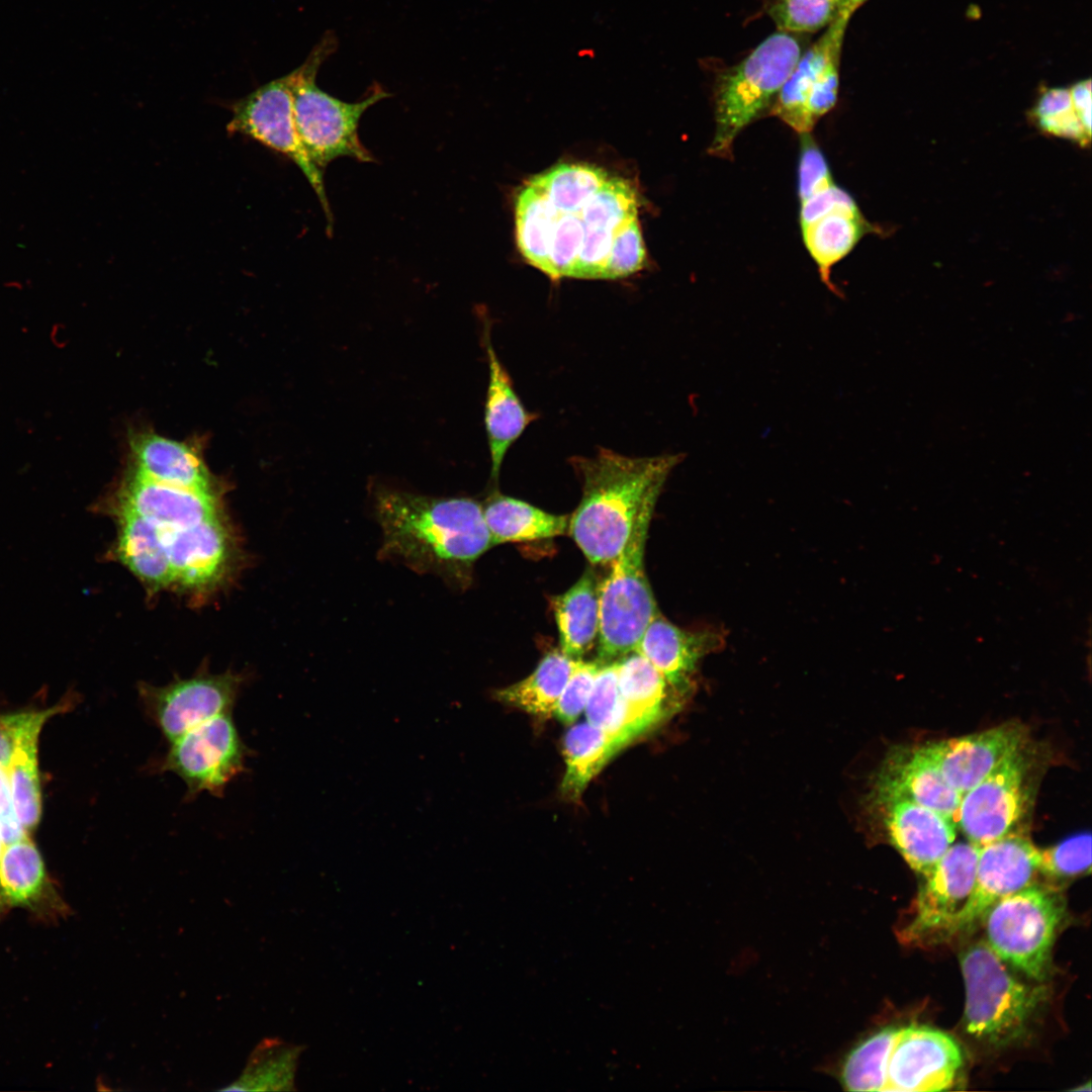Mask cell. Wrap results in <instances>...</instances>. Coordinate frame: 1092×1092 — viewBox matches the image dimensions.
Returning a JSON list of instances; mask_svg holds the SVG:
<instances>
[{
  "mask_svg": "<svg viewBox=\"0 0 1092 1092\" xmlns=\"http://www.w3.org/2000/svg\"><path fill=\"white\" fill-rule=\"evenodd\" d=\"M638 205L628 179L590 164H556L516 195L519 251L551 279H611L618 245L640 226Z\"/></svg>",
  "mask_w": 1092,
  "mask_h": 1092,
  "instance_id": "obj_1",
  "label": "cell"
},
{
  "mask_svg": "<svg viewBox=\"0 0 1092 1092\" xmlns=\"http://www.w3.org/2000/svg\"><path fill=\"white\" fill-rule=\"evenodd\" d=\"M372 507L382 532L380 558L435 574L452 587H466L475 561L494 546L482 506L470 497L379 484L372 489Z\"/></svg>",
  "mask_w": 1092,
  "mask_h": 1092,
  "instance_id": "obj_2",
  "label": "cell"
},
{
  "mask_svg": "<svg viewBox=\"0 0 1092 1092\" xmlns=\"http://www.w3.org/2000/svg\"><path fill=\"white\" fill-rule=\"evenodd\" d=\"M678 454L628 457L600 449L571 461L581 479V499L568 532L593 564L611 563L625 547L642 507L658 498Z\"/></svg>",
  "mask_w": 1092,
  "mask_h": 1092,
  "instance_id": "obj_3",
  "label": "cell"
},
{
  "mask_svg": "<svg viewBox=\"0 0 1092 1092\" xmlns=\"http://www.w3.org/2000/svg\"><path fill=\"white\" fill-rule=\"evenodd\" d=\"M960 965L966 987V1031L995 1048L1023 1040L1048 1002L1046 986L1016 979L985 940L967 946Z\"/></svg>",
  "mask_w": 1092,
  "mask_h": 1092,
  "instance_id": "obj_4",
  "label": "cell"
},
{
  "mask_svg": "<svg viewBox=\"0 0 1092 1092\" xmlns=\"http://www.w3.org/2000/svg\"><path fill=\"white\" fill-rule=\"evenodd\" d=\"M337 49V38L327 32L306 60L288 74L297 132L311 161L321 170L339 157L374 162L358 135L362 114L390 94L375 85L358 102H345L320 89L315 78L320 66Z\"/></svg>",
  "mask_w": 1092,
  "mask_h": 1092,
  "instance_id": "obj_5",
  "label": "cell"
},
{
  "mask_svg": "<svg viewBox=\"0 0 1092 1092\" xmlns=\"http://www.w3.org/2000/svg\"><path fill=\"white\" fill-rule=\"evenodd\" d=\"M804 51L803 40L796 33L778 30L739 64L718 74L712 155L731 156L734 139L772 105Z\"/></svg>",
  "mask_w": 1092,
  "mask_h": 1092,
  "instance_id": "obj_6",
  "label": "cell"
},
{
  "mask_svg": "<svg viewBox=\"0 0 1092 1092\" xmlns=\"http://www.w3.org/2000/svg\"><path fill=\"white\" fill-rule=\"evenodd\" d=\"M657 499L651 498L642 507L625 547L600 582V663L617 661L634 651L659 613L644 567L648 529Z\"/></svg>",
  "mask_w": 1092,
  "mask_h": 1092,
  "instance_id": "obj_7",
  "label": "cell"
},
{
  "mask_svg": "<svg viewBox=\"0 0 1092 1092\" xmlns=\"http://www.w3.org/2000/svg\"><path fill=\"white\" fill-rule=\"evenodd\" d=\"M1067 916L1060 890L1035 882L996 902L981 922L993 951L1041 983L1051 974L1052 949Z\"/></svg>",
  "mask_w": 1092,
  "mask_h": 1092,
  "instance_id": "obj_8",
  "label": "cell"
},
{
  "mask_svg": "<svg viewBox=\"0 0 1092 1092\" xmlns=\"http://www.w3.org/2000/svg\"><path fill=\"white\" fill-rule=\"evenodd\" d=\"M1035 760L1026 742L962 797L958 827L969 841L983 845L1015 832L1032 802Z\"/></svg>",
  "mask_w": 1092,
  "mask_h": 1092,
  "instance_id": "obj_9",
  "label": "cell"
},
{
  "mask_svg": "<svg viewBox=\"0 0 1092 1092\" xmlns=\"http://www.w3.org/2000/svg\"><path fill=\"white\" fill-rule=\"evenodd\" d=\"M170 743L159 768L181 778L189 798L204 792L220 797L225 787L244 772L251 752L231 713L205 721Z\"/></svg>",
  "mask_w": 1092,
  "mask_h": 1092,
  "instance_id": "obj_10",
  "label": "cell"
},
{
  "mask_svg": "<svg viewBox=\"0 0 1092 1092\" xmlns=\"http://www.w3.org/2000/svg\"><path fill=\"white\" fill-rule=\"evenodd\" d=\"M230 107L233 116L228 131L248 135L295 163L314 190L332 232L333 215L323 171L311 161L297 132L288 76L264 84Z\"/></svg>",
  "mask_w": 1092,
  "mask_h": 1092,
  "instance_id": "obj_11",
  "label": "cell"
},
{
  "mask_svg": "<svg viewBox=\"0 0 1092 1092\" xmlns=\"http://www.w3.org/2000/svg\"><path fill=\"white\" fill-rule=\"evenodd\" d=\"M1038 873L1039 849L1022 834L980 845L973 890L937 941L970 931L996 902L1035 883Z\"/></svg>",
  "mask_w": 1092,
  "mask_h": 1092,
  "instance_id": "obj_12",
  "label": "cell"
},
{
  "mask_svg": "<svg viewBox=\"0 0 1092 1092\" xmlns=\"http://www.w3.org/2000/svg\"><path fill=\"white\" fill-rule=\"evenodd\" d=\"M242 678L234 673H199L141 692L147 715L172 742L218 715L231 713Z\"/></svg>",
  "mask_w": 1092,
  "mask_h": 1092,
  "instance_id": "obj_13",
  "label": "cell"
},
{
  "mask_svg": "<svg viewBox=\"0 0 1092 1092\" xmlns=\"http://www.w3.org/2000/svg\"><path fill=\"white\" fill-rule=\"evenodd\" d=\"M869 809L890 843L915 872L926 875L954 842L958 825L933 809L871 789Z\"/></svg>",
  "mask_w": 1092,
  "mask_h": 1092,
  "instance_id": "obj_14",
  "label": "cell"
},
{
  "mask_svg": "<svg viewBox=\"0 0 1092 1092\" xmlns=\"http://www.w3.org/2000/svg\"><path fill=\"white\" fill-rule=\"evenodd\" d=\"M963 1065L962 1049L948 1033L924 1025L899 1028L889 1058L885 1091L947 1090Z\"/></svg>",
  "mask_w": 1092,
  "mask_h": 1092,
  "instance_id": "obj_15",
  "label": "cell"
},
{
  "mask_svg": "<svg viewBox=\"0 0 1092 1092\" xmlns=\"http://www.w3.org/2000/svg\"><path fill=\"white\" fill-rule=\"evenodd\" d=\"M979 850L972 841L953 842L923 876L914 918L903 930L906 942L937 941L973 890Z\"/></svg>",
  "mask_w": 1092,
  "mask_h": 1092,
  "instance_id": "obj_16",
  "label": "cell"
},
{
  "mask_svg": "<svg viewBox=\"0 0 1092 1092\" xmlns=\"http://www.w3.org/2000/svg\"><path fill=\"white\" fill-rule=\"evenodd\" d=\"M15 909L49 925L72 913L29 836L4 844L0 856V921Z\"/></svg>",
  "mask_w": 1092,
  "mask_h": 1092,
  "instance_id": "obj_17",
  "label": "cell"
},
{
  "mask_svg": "<svg viewBox=\"0 0 1092 1092\" xmlns=\"http://www.w3.org/2000/svg\"><path fill=\"white\" fill-rule=\"evenodd\" d=\"M1027 742V729L1017 721L982 732L919 745L945 781L962 797L1009 753Z\"/></svg>",
  "mask_w": 1092,
  "mask_h": 1092,
  "instance_id": "obj_18",
  "label": "cell"
},
{
  "mask_svg": "<svg viewBox=\"0 0 1092 1092\" xmlns=\"http://www.w3.org/2000/svg\"><path fill=\"white\" fill-rule=\"evenodd\" d=\"M161 530L189 528L219 517V495L169 485L128 470L112 497Z\"/></svg>",
  "mask_w": 1092,
  "mask_h": 1092,
  "instance_id": "obj_19",
  "label": "cell"
},
{
  "mask_svg": "<svg viewBox=\"0 0 1092 1092\" xmlns=\"http://www.w3.org/2000/svg\"><path fill=\"white\" fill-rule=\"evenodd\" d=\"M726 645V633L710 627L681 629L658 613L635 649L643 655L682 697L693 688L694 675L704 657Z\"/></svg>",
  "mask_w": 1092,
  "mask_h": 1092,
  "instance_id": "obj_20",
  "label": "cell"
},
{
  "mask_svg": "<svg viewBox=\"0 0 1092 1092\" xmlns=\"http://www.w3.org/2000/svg\"><path fill=\"white\" fill-rule=\"evenodd\" d=\"M130 470L161 483L219 495L217 479L207 468L202 445L176 441L153 432L129 437Z\"/></svg>",
  "mask_w": 1092,
  "mask_h": 1092,
  "instance_id": "obj_21",
  "label": "cell"
},
{
  "mask_svg": "<svg viewBox=\"0 0 1092 1092\" xmlns=\"http://www.w3.org/2000/svg\"><path fill=\"white\" fill-rule=\"evenodd\" d=\"M872 789L933 809L958 825L962 795L943 778L919 745H898L884 758Z\"/></svg>",
  "mask_w": 1092,
  "mask_h": 1092,
  "instance_id": "obj_22",
  "label": "cell"
},
{
  "mask_svg": "<svg viewBox=\"0 0 1092 1092\" xmlns=\"http://www.w3.org/2000/svg\"><path fill=\"white\" fill-rule=\"evenodd\" d=\"M161 532L174 582L201 588L217 582L225 572L232 549L220 517L189 528Z\"/></svg>",
  "mask_w": 1092,
  "mask_h": 1092,
  "instance_id": "obj_23",
  "label": "cell"
},
{
  "mask_svg": "<svg viewBox=\"0 0 1092 1092\" xmlns=\"http://www.w3.org/2000/svg\"><path fill=\"white\" fill-rule=\"evenodd\" d=\"M483 326L489 375L484 424L491 461V478L496 480L509 448L533 422L535 416L525 408L516 393L513 381L491 344L488 324Z\"/></svg>",
  "mask_w": 1092,
  "mask_h": 1092,
  "instance_id": "obj_24",
  "label": "cell"
},
{
  "mask_svg": "<svg viewBox=\"0 0 1092 1092\" xmlns=\"http://www.w3.org/2000/svg\"><path fill=\"white\" fill-rule=\"evenodd\" d=\"M70 704L64 700L44 710L21 712L7 772L16 817L28 833L37 827L41 816L37 760L39 734L44 723L56 714L66 711Z\"/></svg>",
  "mask_w": 1092,
  "mask_h": 1092,
  "instance_id": "obj_25",
  "label": "cell"
},
{
  "mask_svg": "<svg viewBox=\"0 0 1092 1092\" xmlns=\"http://www.w3.org/2000/svg\"><path fill=\"white\" fill-rule=\"evenodd\" d=\"M851 15L841 10L825 33L804 51L771 105V114L802 134L811 130L806 120L809 95L830 60L841 53L845 28Z\"/></svg>",
  "mask_w": 1092,
  "mask_h": 1092,
  "instance_id": "obj_26",
  "label": "cell"
},
{
  "mask_svg": "<svg viewBox=\"0 0 1092 1092\" xmlns=\"http://www.w3.org/2000/svg\"><path fill=\"white\" fill-rule=\"evenodd\" d=\"M619 688L637 738L661 722L682 698L638 651L617 660Z\"/></svg>",
  "mask_w": 1092,
  "mask_h": 1092,
  "instance_id": "obj_27",
  "label": "cell"
},
{
  "mask_svg": "<svg viewBox=\"0 0 1092 1092\" xmlns=\"http://www.w3.org/2000/svg\"><path fill=\"white\" fill-rule=\"evenodd\" d=\"M118 521L116 554L149 587L160 589L174 583V574L161 530L129 510L111 507Z\"/></svg>",
  "mask_w": 1092,
  "mask_h": 1092,
  "instance_id": "obj_28",
  "label": "cell"
},
{
  "mask_svg": "<svg viewBox=\"0 0 1092 1092\" xmlns=\"http://www.w3.org/2000/svg\"><path fill=\"white\" fill-rule=\"evenodd\" d=\"M560 650L581 659L597 643L600 628V581L592 568L565 593L552 599Z\"/></svg>",
  "mask_w": 1092,
  "mask_h": 1092,
  "instance_id": "obj_29",
  "label": "cell"
},
{
  "mask_svg": "<svg viewBox=\"0 0 1092 1092\" xmlns=\"http://www.w3.org/2000/svg\"><path fill=\"white\" fill-rule=\"evenodd\" d=\"M801 229L804 243L817 264L821 279L836 293L830 280L831 267L845 257L863 235L872 231V225L852 199L829 209Z\"/></svg>",
  "mask_w": 1092,
  "mask_h": 1092,
  "instance_id": "obj_30",
  "label": "cell"
},
{
  "mask_svg": "<svg viewBox=\"0 0 1092 1092\" xmlns=\"http://www.w3.org/2000/svg\"><path fill=\"white\" fill-rule=\"evenodd\" d=\"M482 510L494 545L549 539L568 531L569 516L550 514L499 493L490 495Z\"/></svg>",
  "mask_w": 1092,
  "mask_h": 1092,
  "instance_id": "obj_31",
  "label": "cell"
},
{
  "mask_svg": "<svg viewBox=\"0 0 1092 1092\" xmlns=\"http://www.w3.org/2000/svg\"><path fill=\"white\" fill-rule=\"evenodd\" d=\"M560 649L547 653L526 678L495 690L492 697L539 718L553 715L557 701L576 664Z\"/></svg>",
  "mask_w": 1092,
  "mask_h": 1092,
  "instance_id": "obj_32",
  "label": "cell"
},
{
  "mask_svg": "<svg viewBox=\"0 0 1092 1092\" xmlns=\"http://www.w3.org/2000/svg\"><path fill=\"white\" fill-rule=\"evenodd\" d=\"M621 749L606 732L587 721L570 727L563 739L562 795L578 801L592 780Z\"/></svg>",
  "mask_w": 1092,
  "mask_h": 1092,
  "instance_id": "obj_33",
  "label": "cell"
},
{
  "mask_svg": "<svg viewBox=\"0 0 1092 1092\" xmlns=\"http://www.w3.org/2000/svg\"><path fill=\"white\" fill-rule=\"evenodd\" d=\"M304 1046L266 1038L253 1051L242 1076L223 1090H295L294 1078Z\"/></svg>",
  "mask_w": 1092,
  "mask_h": 1092,
  "instance_id": "obj_34",
  "label": "cell"
},
{
  "mask_svg": "<svg viewBox=\"0 0 1092 1092\" xmlns=\"http://www.w3.org/2000/svg\"><path fill=\"white\" fill-rule=\"evenodd\" d=\"M899 1028L887 1026L855 1044L845 1056L840 1083L847 1091H885L887 1069Z\"/></svg>",
  "mask_w": 1092,
  "mask_h": 1092,
  "instance_id": "obj_35",
  "label": "cell"
},
{
  "mask_svg": "<svg viewBox=\"0 0 1092 1092\" xmlns=\"http://www.w3.org/2000/svg\"><path fill=\"white\" fill-rule=\"evenodd\" d=\"M584 712L588 723L606 732L622 748L636 738L621 696L617 661L600 663Z\"/></svg>",
  "mask_w": 1092,
  "mask_h": 1092,
  "instance_id": "obj_36",
  "label": "cell"
},
{
  "mask_svg": "<svg viewBox=\"0 0 1092 1092\" xmlns=\"http://www.w3.org/2000/svg\"><path fill=\"white\" fill-rule=\"evenodd\" d=\"M1030 117L1044 134L1068 140L1083 148L1090 145L1091 132L1082 124L1069 88L1044 89L1030 111Z\"/></svg>",
  "mask_w": 1092,
  "mask_h": 1092,
  "instance_id": "obj_37",
  "label": "cell"
},
{
  "mask_svg": "<svg viewBox=\"0 0 1092 1092\" xmlns=\"http://www.w3.org/2000/svg\"><path fill=\"white\" fill-rule=\"evenodd\" d=\"M841 0H771L767 13L778 30L814 32L828 26L840 13Z\"/></svg>",
  "mask_w": 1092,
  "mask_h": 1092,
  "instance_id": "obj_38",
  "label": "cell"
},
{
  "mask_svg": "<svg viewBox=\"0 0 1092 1092\" xmlns=\"http://www.w3.org/2000/svg\"><path fill=\"white\" fill-rule=\"evenodd\" d=\"M1091 870V835H1072L1049 848L1039 849V873L1055 879L1074 878Z\"/></svg>",
  "mask_w": 1092,
  "mask_h": 1092,
  "instance_id": "obj_39",
  "label": "cell"
},
{
  "mask_svg": "<svg viewBox=\"0 0 1092 1092\" xmlns=\"http://www.w3.org/2000/svg\"><path fill=\"white\" fill-rule=\"evenodd\" d=\"M599 667V661L577 660L553 713L563 724H572L584 712Z\"/></svg>",
  "mask_w": 1092,
  "mask_h": 1092,
  "instance_id": "obj_40",
  "label": "cell"
},
{
  "mask_svg": "<svg viewBox=\"0 0 1092 1092\" xmlns=\"http://www.w3.org/2000/svg\"><path fill=\"white\" fill-rule=\"evenodd\" d=\"M827 162L809 133L802 134L799 163V196L805 200L817 191L833 184Z\"/></svg>",
  "mask_w": 1092,
  "mask_h": 1092,
  "instance_id": "obj_41",
  "label": "cell"
},
{
  "mask_svg": "<svg viewBox=\"0 0 1092 1092\" xmlns=\"http://www.w3.org/2000/svg\"><path fill=\"white\" fill-rule=\"evenodd\" d=\"M28 834L14 811L7 767L0 765V838L3 844H7Z\"/></svg>",
  "mask_w": 1092,
  "mask_h": 1092,
  "instance_id": "obj_42",
  "label": "cell"
},
{
  "mask_svg": "<svg viewBox=\"0 0 1092 1092\" xmlns=\"http://www.w3.org/2000/svg\"><path fill=\"white\" fill-rule=\"evenodd\" d=\"M20 718L21 712L13 714L0 713V765L7 767L9 763Z\"/></svg>",
  "mask_w": 1092,
  "mask_h": 1092,
  "instance_id": "obj_43",
  "label": "cell"
},
{
  "mask_svg": "<svg viewBox=\"0 0 1092 1092\" xmlns=\"http://www.w3.org/2000/svg\"><path fill=\"white\" fill-rule=\"evenodd\" d=\"M1070 89L1075 110L1084 125L1091 132V81L1090 79L1074 84Z\"/></svg>",
  "mask_w": 1092,
  "mask_h": 1092,
  "instance_id": "obj_44",
  "label": "cell"
},
{
  "mask_svg": "<svg viewBox=\"0 0 1092 1092\" xmlns=\"http://www.w3.org/2000/svg\"><path fill=\"white\" fill-rule=\"evenodd\" d=\"M867 0H841V10H846L851 14Z\"/></svg>",
  "mask_w": 1092,
  "mask_h": 1092,
  "instance_id": "obj_45",
  "label": "cell"
},
{
  "mask_svg": "<svg viewBox=\"0 0 1092 1092\" xmlns=\"http://www.w3.org/2000/svg\"><path fill=\"white\" fill-rule=\"evenodd\" d=\"M3 846H4V844H3V842H2V840H1V838H0V856H1V852H2Z\"/></svg>",
  "mask_w": 1092,
  "mask_h": 1092,
  "instance_id": "obj_46",
  "label": "cell"
}]
</instances>
